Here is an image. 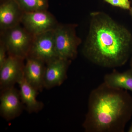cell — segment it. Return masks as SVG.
<instances>
[{"mask_svg": "<svg viewBox=\"0 0 132 132\" xmlns=\"http://www.w3.org/2000/svg\"><path fill=\"white\" fill-rule=\"evenodd\" d=\"M89 31L82 50L94 64L105 68L125 65L132 50L129 30L103 12L90 14Z\"/></svg>", "mask_w": 132, "mask_h": 132, "instance_id": "1", "label": "cell"}, {"mask_svg": "<svg viewBox=\"0 0 132 132\" xmlns=\"http://www.w3.org/2000/svg\"><path fill=\"white\" fill-rule=\"evenodd\" d=\"M132 116V96L127 90L104 82L92 90L82 124L86 132H123Z\"/></svg>", "mask_w": 132, "mask_h": 132, "instance_id": "2", "label": "cell"}, {"mask_svg": "<svg viewBox=\"0 0 132 132\" xmlns=\"http://www.w3.org/2000/svg\"><path fill=\"white\" fill-rule=\"evenodd\" d=\"M75 24H59L54 30L55 44L59 59L72 61L77 57L81 39L76 34Z\"/></svg>", "mask_w": 132, "mask_h": 132, "instance_id": "3", "label": "cell"}, {"mask_svg": "<svg viewBox=\"0 0 132 132\" xmlns=\"http://www.w3.org/2000/svg\"><path fill=\"white\" fill-rule=\"evenodd\" d=\"M20 24L2 31L3 35L1 40L6 45L8 55L26 60L28 56L34 36Z\"/></svg>", "mask_w": 132, "mask_h": 132, "instance_id": "4", "label": "cell"}, {"mask_svg": "<svg viewBox=\"0 0 132 132\" xmlns=\"http://www.w3.org/2000/svg\"><path fill=\"white\" fill-rule=\"evenodd\" d=\"M21 24L33 36L54 30L59 23L47 10L24 12Z\"/></svg>", "mask_w": 132, "mask_h": 132, "instance_id": "5", "label": "cell"}, {"mask_svg": "<svg viewBox=\"0 0 132 132\" xmlns=\"http://www.w3.org/2000/svg\"><path fill=\"white\" fill-rule=\"evenodd\" d=\"M27 57L39 59L46 64L59 58L55 50L54 30L34 36Z\"/></svg>", "mask_w": 132, "mask_h": 132, "instance_id": "6", "label": "cell"}, {"mask_svg": "<svg viewBox=\"0 0 132 132\" xmlns=\"http://www.w3.org/2000/svg\"><path fill=\"white\" fill-rule=\"evenodd\" d=\"M24 59L8 55L4 64L0 67L1 90L14 86L24 76Z\"/></svg>", "mask_w": 132, "mask_h": 132, "instance_id": "7", "label": "cell"}, {"mask_svg": "<svg viewBox=\"0 0 132 132\" xmlns=\"http://www.w3.org/2000/svg\"><path fill=\"white\" fill-rule=\"evenodd\" d=\"M0 102L1 115L7 120L13 119L22 112L24 104L19 92L14 86L2 91Z\"/></svg>", "mask_w": 132, "mask_h": 132, "instance_id": "8", "label": "cell"}, {"mask_svg": "<svg viewBox=\"0 0 132 132\" xmlns=\"http://www.w3.org/2000/svg\"><path fill=\"white\" fill-rule=\"evenodd\" d=\"M71 61L57 58L46 64L44 88L50 89L61 85L67 78V72Z\"/></svg>", "mask_w": 132, "mask_h": 132, "instance_id": "9", "label": "cell"}, {"mask_svg": "<svg viewBox=\"0 0 132 132\" xmlns=\"http://www.w3.org/2000/svg\"><path fill=\"white\" fill-rule=\"evenodd\" d=\"M24 64V76L26 80L38 92L44 88L46 64L39 59L27 57Z\"/></svg>", "mask_w": 132, "mask_h": 132, "instance_id": "10", "label": "cell"}, {"mask_svg": "<svg viewBox=\"0 0 132 132\" xmlns=\"http://www.w3.org/2000/svg\"><path fill=\"white\" fill-rule=\"evenodd\" d=\"M24 12L16 0H6L0 6V28L2 31L21 24Z\"/></svg>", "mask_w": 132, "mask_h": 132, "instance_id": "11", "label": "cell"}, {"mask_svg": "<svg viewBox=\"0 0 132 132\" xmlns=\"http://www.w3.org/2000/svg\"><path fill=\"white\" fill-rule=\"evenodd\" d=\"M17 84L20 88L19 92L21 99L28 112L29 113H36L40 111L44 105L42 102L37 100L39 92L26 80L24 76Z\"/></svg>", "mask_w": 132, "mask_h": 132, "instance_id": "12", "label": "cell"}, {"mask_svg": "<svg viewBox=\"0 0 132 132\" xmlns=\"http://www.w3.org/2000/svg\"><path fill=\"white\" fill-rule=\"evenodd\" d=\"M104 82L112 87L129 90L132 93V69L123 72L114 70L105 76Z\"/></svg>", "mask_w": 132, "mask_h": 132, "instance_id": "13", "label": "cell"}, {"mask_svg": "<svg viewBox=\"0 0 132 132\" xmlns=\"http://www.w3.org/2000/svg\"><path fill=\"white\" fill-rule=\"evenodd\" d=\"M24 12L47 10L49 0H16Z\"/></svg>", "mask_w": 132, "mask_h": 132, "instance_id": "14", "label": "cell"}, {"mask_svg": "<svg viewBox=\"0 0 132 132\" xmlns=\"http://www.w3.org/2000/svg\"><path fill=\"white\" fill-rule=\"evenodd\" d=\"M108 3L122 9L129 10L131 8L129 0H104Z\"/></svg>", "mask_w": 132, "mask_h": 132, "instance_id": "15", "label": "cell"}, {"mask_svg": "<svg viewBox=\"0 0 132 132\" xmlns=\"http://www.w3.org/2000/svg\"><path fill=\"white\" fill-rule=\"evenodd\" d=\"M7 50L5 43L2 40L0 43V67L4 64L7 59Z\"/></svg>", "mask_w": 132, "mask_h": 132, "instance_id": "16", "label": "cell"}, {"mask_svg": "<svg viewBox=\"0 0 132 132\" xmlns=\"http://www.w3.org/2000/svg\"><path fill=\"white\" fill-rule=\"evenodd\" d=\"M128 132H132V123L130 125V127H129V129L128 130Z\"/></svg>", "mask_w": 132, "mask_h": 132, "instance_id": "17", "label": "cell"}, {"mask_svg": "<svg viewBox=\"0 0 132 132\" xmlns=\"http://www.w3.org/2000/svg\"><path fill=\"white\" fill-rule=\"evenodd\" d=\"M131 54H132V56L131 57V60H130V67H131V68L132 69V52H131Z\"/></svg>", "mask_w": 132, "mask_h": 132, "instance_id": "18", "label": "cell"}, {"mask_svg": "<svg viewBox=\"0 0 132 132\" xmlns=\"http://www.w3.org/2000/svg\"><path fill=\"white\" fill-rule=\"evenodd\" d=\"M129 11H130V15H131V18L132 19V7H131L130 9L129 10Z\"/></svg>", "mask_w": 132, "mask_h": 132, "instance_id": "19", "label": "cell"}, {"mask_svg": "<svg viewBox=\"0 0 132 132\" xmlns=\"http://www.w3.org/2000/svg\"><path fill=\"white\" fill-rule=\"evenodd\" d=\"M0 1H1V3L4 2H5V1H6V0H0Z\"/></svg>", "mask_w": 132, "mask_h": 132, "instance_id": "20", "label": "cell"}]
</instances>
